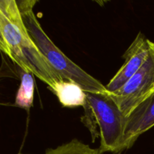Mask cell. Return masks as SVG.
Here are the masks:
<instances>
[{
	"label": "cell",
	"instance_id": "obj_2",
	"mask_svg": "<svg viewBox=\"0 0 154 154\" xmlns=\"http://www.w3.org/2000/svg\"><path fill=\"white\" fill-rule=\"evenodd\" d=\"M36 2L34 0L17 1L29 36L53 69L63 81L78 84L86 93H108L105 86L68 58L47 35L33 12Z\"/></svg>",
	"mask_w": 154,
	"mask_h": 154
},
{
	"label": "cell",
	"instance_id": "obj_5",
	"mask_svg": "<svg viewBox=\"0 0 154 154\" xmlns=\"http://www.w3.org/2000/svg\"><path fill=\"white\" fill-rule=\"evenodd\" d=\"M149 42L150 40L141 32L137 35L123 54L125 60L123 65L105 86L108 93H115L120 90L139 70L148 56Z\"/></svg>",
	"mask_w": 154,
	"mask_h": 154
},
{
	"label": "cell",
	"instance_id": "obj_8",
	"mask_svg": "<svg viewBox=\"0 0 154 154\" xmlns=\"http://www.w3.org/2000/svg\"><path fill=\"white\" fill-rule=\"evenodd\" d=\"M20 85L15 98V105L23 109H29L34 98V78L30 72L21 69Z\"/></svg>",
	"mask_w": 154,
	"mask_h": 154
},
{
	"label": "cell",
	"instance_id": "obj_1",
	"mask_svg": "<svg viewBox=\"0 0 154 154\" xmlns=\"http://www.w3.org/2000/svg\"><path fill=\"white\" fill-rule=\"evenodd\" d=\"M0 51L53 90L63 81L35 45L15 0H0Z\"/></svg>",
	"mask_w": 154,
	"mask_h": 154
},
{
	"label": "cell",
	"instance_id": "obj_6",
	"mask_svg": "<svg viewBox=\"0 0 154 154\" xmlns=\"http://www.w3.org/2000/svg\"><path fill=\"white\" fill-rule=\"evenodd\" d=\"M154 126V93L138 105L126 117L121 153L129 150L142 134Z\"/></svg>",
	"mask_w": 154,
	"mask_h": 154
},
{
	"label": "cell",
	"instance_id": "obj_4",
	"mask_svg": "<svg viewBox=\"0 0 154 154\" xmlns=\"http://www.w3.org/2000/svg\"><path fill=\"white\" fill-rule=\"evenodd\" d=\"M149 46L148 56L139 70L120 90L111 93L126 117L154 93V42L150 41Z\"/></svg>",
	"mask_w": 154,
	"mask_h": 154
},
{
	"label": "cell",
	"instance_id": "obj_7",
	"mask_svg": "<svg viewBox=\"0 0 154 154\" xmlns=\"http://www.w3.org/2000/svg\"><path fill=\"white\" fill-rule=\"evenodd\" d=\"M51 91L57 96L60 104L66 108L84 107L87 101L86 92L72 81H61Z\"/></svg>",
	"mask_w": 154,
	"mask_h": 154
},
{
	"label": "cell",
	"instance_id": "obj_9",
	"mask_svg": "<svg viewBox=\"0 0 154 154\" xmlns=\"http://www.w3.org/2000/svg\"><path fill=\"white\" fill-rule=\"evenodd\" d=\"M45 154H102L99 148L94 149L77 139L60 145L54 149H48Z\"/></svg>",
	"mask_w": 154,
	"mask_h": 154
},
{
	"label": "cell",
	"instance_id": "obj_3",
	"mask_svg": "<svg viewBox=\"0 0 154 154\" xmlns=\"http://www.w3.org/2000/svg\"><path fill=\"white\" fill-rule=\"evenodd\" d=\"M86 96L81 122L90 131L93 142L100 137L102 153H121L126 117L111 93H86Z\"/></svg>",
	"mask_w": 154,
	"mask_h": 154
}]
</instances>
